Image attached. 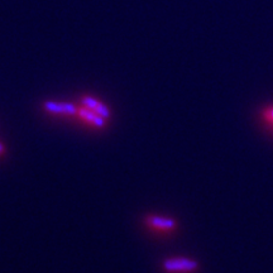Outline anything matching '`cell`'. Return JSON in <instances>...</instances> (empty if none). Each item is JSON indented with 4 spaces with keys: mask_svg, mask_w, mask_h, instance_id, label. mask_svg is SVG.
I'll use <instances>...</instances> for the list:
<instances>
[{
    "mask_svg": "<svg viewBox=\"0 0 273 273\" xmlns=\"http://www.w3.org/2000/svg\"><path fill=\"white\" fill-rule=\"evenodd\" d=\"M4 152H5V148H4V145L0 143V156H1V154H4Z\"/></svg>",
    "mask_w": 273,
    "mask_h": 273,
    "instance_id": "cell-7",
    "label": "cell"
},
{
    "mask_svg": "<svg viewBox=\"0 0 273 273\" xmlns=\"http://www.w3.org/2000/svg\"><path fill=\"white\" fill-rule=\"evenodd\" d=\"M77 115H79L81 119H84L86 123L96 127V128H104L105 125H106V119H104V118H102V116L98 115L96 113H94L90 109L85 108V106L79 109Z\"/></svg>",
    "mask_w": 273,
    "mask_h": 273,
    "instance_id": "cell-5",
    "label": "cell"
},
{
    "mask_svg": "<svg viewBox=\"0 0 273 273\" xmlns=\"http://www.w3.org/2000/svg\"><path fill=\"white\" fill-rule=\"evenodd\" d=\"M81 102L85 108L90 109V110H93L94 113H96L98 115L104 118V119L106 120L110 119V116H111L110 109H109L105 104H102V102H99L98 99H95V98H93V96H84V98L81 99Z\"/></svg>",
    "mask_w": 273,
    "mask_h": 273,
    "instance_id": "cell-3",
    "label": "cell"
},
{
    "mask_svg": "<svg viewBox=\"0 0 273 273\" xmlns=\"http://www.w3.org/2000/svg\"><path fill=\"white\" fill-rule=\"evenodd\" d=\"M259 118L261 122L263 123L266 128L270 129L273 127V104L267 105L266 108H263L259 113Z\"/></svg>",
    "mask_w": 273,
    "mask_h": 273,
    "instance_id": "cell-6",
    "label": "cell"
},
{
    "mask_svg": "<svg viewBox=\"0 0 273 273\" xmlns=\"http://www.w3.org/2000/svg\"><path fill=\"white\" fill-rule=\"evenodd\" d=\"M44 110L51 114H62V115H76L79 109L70 102H46L43 105Z\"/></svg>",
    "mask_w": 273,
    "mask_h": 273,
    "instance_id": "cell-4",
    "label": "cell"
},
{
    "mask_svg": "<svg viewBox=\"0 0 273 273\" xmlns=\"http://www.w3.org/2000/svg\"><path fill=\"white\" fill-rule=\"evenodd\" d=\"M145 224L151 229L161 233H172L177 229V221L173 218L158 215H148L145 218Z\"/></svg>",
    "mask_w": 273,
    "mask_h": 273,
    "instance_id": "cell-2",
    "label": "cell"
},
{
    "mask_svg": "<svg viewBox=\"0 0 273 273\" xmlns=\"http://www.w3.org/2000/svg\"><path fill=\"white\" fill-rule=\"evenodd\" d=\"M162 267L169 273H195L200 265L196 259L189 257H171L163 261Z\"/></svg>",
    "mask_w": 273,
    "mask_h": 273,
    "instance_id": "cell-1",
    "label": "cell"
},
{
    "mask_svg": "<svg viewBox=\"0 0 273 273\" xmlns=\"http://www.w3.org/2000/svg\"><path fill=\"white\" fill-rule=\"evenodd\" d=\"M268 131H271V132H272V133H273V127H272V128H270V129H268Z\"/></svg>",
    "mask_w": 273,
    "mask_h": 273,
    "instance_id": "cell-8",
    "label": "cell"
}]
</instances>
